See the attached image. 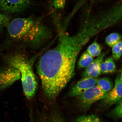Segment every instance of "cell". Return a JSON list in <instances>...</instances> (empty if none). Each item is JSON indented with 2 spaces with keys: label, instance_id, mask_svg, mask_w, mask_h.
<instances>
[{
  "label": "cell",
  "instance_id": "6da1fadb",
  "mask_svg": "<svg viewBox=\"0 0 122 122\" xmlns=\"http://www.w3.org/2000/svg\"><path fill=\"white\" fill-rule=\"evenodd\" d=\"M91 38L81 31L73 36L61 31L57 45L40 58L37 73L49 100H55L74 77L78 56Z\"/></svg>",
  "mask_w": 122,
  "mask_h": 122
},
{
  "label": "cell",
  "instance_id": "7a4b0ae2",
  "mask_svg": "<svg viewBox=\"0 0 122 122\" xmlns=\"http://www.w3.org/2000/svg\"><path fill=\"white\" fill-rule=\"evenodd\" d=\"M6 27L10 40L33 48H39L52 36L50 28L40 19L32 17L16 18Z\"/></svg>",
  "mask_w": 122,
  "mask_h": 122
},
{
  "label": "cell",
  "instance_id": "3957f363",
  "mask_svg": "<svg viewBox=\"0 0 122 122\" xmlns=\"http://www.w3.org/2000/svg\"><path fill=\"white\" fill-rule=\"evenodd\" d=\"M4 59L8 66L19 71L25 97L28 100L32 98L37 89V83L31 61L25 55L18 51L8 53Z\"/></svg>",
  "mask_w": 122,
  "mask_h": 122
},
{
  "label": "cell",
  "instance_id": "277c9868",
  "mask_svg": "<svg viewBox=\"0 0 122 122\" xmlns=\"http://www.w3.org/2000/svg\"><path fill=\"white\" fill-rule=\"evenodd\" d=\"M108 93L104 92L96 85L78 97L79 106L82 110L86 111L94 103L106 97Z\"/></svg>",
  "mask_w": 122,
  "mask_h": 122
},
{
  "label": "cell",
  "instance_id": "5b68a950",
  "mask_svg": "<svg viewBox=\"0 0 122 122\" xmlns=\"http://www.w3.org/2000/svg\"><path fill=\"white\" fill-rule=\"evenodd\" d=\"M31 0H0V10L7 14H17L25 11Z\"/></svg>",
  "mask_w": 122,
  "mask_h": 122
},
{
  "label": "cell",
  "instance_id": "8992f818",
  "mask_svg": "<svg viewBox=\"0 0 122 122\" xmlns=\"http://www.w3.org/2000/svg\"><path fill=\"white\" fill-rule=\"evenodd\" d=\"M21 77L19 70L10 66L0 67V91L10 86Z\"/></svg>",
  "mask_w": 122,
  "mask_h": 122
},
{
  "label": "cell",
  "instance_id": "52a82bcc",
  "mask_svg": "<svg viewBox=\"0 0 122 122\" xmlns=\"http://www.w3.org/2000/svg\"><path fill=\"white\" fill-rule=\"evenodd\" d=\"M122 98V83L118 76L116 79L113 88L108 92L106 97L101 100V104L103 107H109L117 103Z\"/></svg>",
  "mask_w": 122,
  "mask_h": 122
},
{
  "label": "cell",
  "instance_id": "ba28073f",
  "mask_svg": "<svg viewBox=\"0 0 122 122\" xmlns=\"http://www.w3.org/2000/svg\"><path fill=\"white\" fill-rule=\"evenodd\" d=\"M97 78L83 77L73 86L69 95L71 97H78L85 91L97 84Z\"/></svg>",
  "mask_w": 122,
  "mask_h": 122
},
{
  "label": "cell",
  "instance_id": "9c48e42d",
  "mask_svg": "<svg viewBox=\"0 0 122 122\" xmlns=\"http://www.w3.org/2000/svg\"><path fill=\"white\" fill-rule=\"evenodd\" d=\"M106 54V52L101 53L100 56L93 61L84 71L83 77L97 78L101 74V65Z\"/></svg>",
  "mask_w": 122,
  "mask_h": 122
},
{
  "label": "cell",
  "instance_id": "30bf717a",
  "mask_svg": "<svg viewBox=\"0 0 122 122\" xmlns=\"http://www.w3.org/2000/svg\"><path fill=\"white\" fill-rule=\"evenodd\" d=\"M116 66L112 57H108L103 60L101 65V73L103 74H111L115 72Z\"/></svg>",
  "mask_w": 122,
  "mask_h": 122
},
{
  "label": "cell",
  "instance_id": "8fae6325",
  "mask_svg": "<svg viewBox=\"0 0 122 122\" xmlns=\"http://www.w3.org/2000/svg\"><path fill=\"white\" fill-rule=\"evenodd\" d=\"M96 85L105 92L108 93L114 87L113 83L110 79L105 77L98 79Z\"/></svg>",
  "mask_w": 122,
  "mask_h": 122
},
{
  "label": "cell",
  "instance_id": "7c38bea8",
  "mask_svg": "<svg viewBox=\"0 0 122 122\" xmlns=\"http://www.w3.org/2000/svg\"><path fill=\"white\" fill-rule=\"evenodd\" d=\"M93 60V57L85 51L81 56L78 63V66L79 68H86Z\"/></svg>",
  "mask_w": 122,
  "mask_h": 122
},
{
  "label": "cell",
  "instance_id": "4fadbf2b",
  "mask_svg": "<svg viewBox=\"0 0 122 122\" xmlns=\"http://www.w3.org/2000/svg\"><path fill=\"white\" fill-rule=\"evenodd\" d=\"M101 46L97 41L95 40L88 47L86 51L93 57H98L102 53Z\"/></svg>",
  "mask_w": 122,
  "mask_h": 122
},
{
  "label": "cell",
  "instance_id": "5bb4252c",
  "mask_svg": "<svg viewBox=\"0 0 122 122\" xmlns=\"http://www.w3.org/2000/svg\"><path fill=\"white\" fill-rule=\"evenodd\" d=\"M122 38L121 35L118 33H111L106 37V43L109 46L112 48L116 44L121 40Z\"/></svg>",
  "mask_w": 122,
  "mask_h": 122
},
{
  "label": "cell",
  "instance_id": "9a60e30c",
  "mask_svg": "<svg viewBox=\"0 0 122 122\" xmlns=\"http://www.w3.org/2000/svg\"><path fill=\"white\" fill-rule=\"evenodd\" d=\"M109 114L112 118L117 119L122 118V98L117 103L116 106Z\"/></svg>",
  "mask_w": 122,
  "mask_h": 122
},
{
  "label": "cell",
  "instance_id": "2e32d148",
  "mask_svg": "<svg viewBox=\"0 0 122 122\" xmlns=\"http://www.w3.org/2000/svg\"><path fill=\"white\" fill-rule=\"evenodd\" d=\"M112 57L116 60H118L122 56V40L116 44L112 47Z\"/></svg>",
  "mask_w": 122,
  "mask_h": 122
},
{
  "label": "cell",
  "instance_id": "e0dca14e",
  "mask_svg": "<svg viewBox=\"0 0 122 122\" xmlns=\"http://www.w3.org/2000/svg\"><path fill=\"white\" fill-rule=\"evenodd\" d=\"M44 122H65L61 116L57 112H54L43 117Z\"/></svg>",
  "mask_w": 122,
  "mask_h": 122
},
{
  "label": "cell",
  "instance_id": "ac0fdd59",
  "mask_svg": "<svg viewBox=\"0 0 122 122\" xmlns=\"http://www.w3.org/2000/svg\"><path fill=\"white\" fill-rule=\"evenodd\" d=\"M75 122H100V121L97 116L91 114L81 116Z\"/></svg>",
  "mask_w": 122,
  "mask_h": 122
},
{
  "label": "cell",
  "instance_id": "d6986e66",
  "mask_svg": "<svg viewBox=\"0 0 122 122\" xmlns=\"http://www.w3.org/2000/svg\"><path fill=\"white\" fill-rule=\"evenodd\" d=\"M10 18L6 15L0 13V32L10 22Z\"/></svg>",
  "mask_w": 122,
  "mask_h": 122
},
{
  "label": "cell",
  "instance_id": "ffe728a7",
  "mask_svg": "<svg viewBox=\"0 0 122 122\" xmlns=\"http://www.w3.org/2000/svg\"><path fill=\"white\" fill-rule=\"evenodd\" d=\"M66 0H54L53 5L57 9L63 8L65 5Z\"/></svg>",
  "mask_w": 122,
  "mask_h": 122
},
{
  "label": "cell",
  "instance_id": "44dd1931",
  "mask_svg": "<svg viewBox=\"0 0 122 122\" xmlns=\"http://www.w3.org/2000/svg\"><path fill=\"white\" fill-rule=\"evenodd\" d=\"M119 76L120 81H121L122 83V68L121 70V71H120V76Z\"/></svg>",
  "mask_w": 122,
  "mask_h": 122
},
{
  "label": "cell",
  "instance_id": "7402d4cb",
  "mask_svg": "<svg viewBox=\"0 0 122 122\" xmlns=\"http://www.w3.org/2000/svg\"><path fill=\"white\" fill-rule=\"evenodd\" d=\"M41 122H43L42 121H41Z\"/></svg>",
  "mask_w": 122,
  "mask_h": 122
}]
</instances>
